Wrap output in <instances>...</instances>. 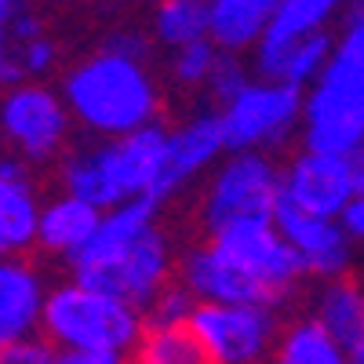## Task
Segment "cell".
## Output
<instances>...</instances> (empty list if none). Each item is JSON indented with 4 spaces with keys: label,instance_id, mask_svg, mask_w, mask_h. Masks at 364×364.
<instances>
[{
    "label": "cell",
    "instance_id": "obj_18",
    "mask_svg": "<svg viewBox=\"0 0 364 364\" xmlns=\"http://www.w3.org/2000/svg\"><path fill=\"white\" fill-rule=\"evenodd\" d=\"M310 317L336 339L353 360H364V295L353 277L317 281Z\"/></svg>",
    "mask_w": 364,
    "mask_h": 364
},
{
    "label": "cell",
    "instance_id": "obj_3",
    "mask_svg": "<svg viewBox=\"0 0 364 364\" xmlns=\"http://www.w3.org/2000/svg\"><path fill=\"white\" fill-rule=\"evenodd\" d=\"M164 139L161 120L135 128L117 139H95L91 146L66 149L58 157V186L63 193L80 197L91 208H113L132 197H157L164 171Z\"/></svg>",
    "mask_w": 364,
    "mask_h": 364
},
{
    "label": "cell",
    "instance_id": "obj_7",
    "mask_svg": "<svg viewBox=\"0 0 364 364\" xmlns=\"http://www.w3.org/2000/svg\"><path fill=\"white\" fill-rule=\"evenodd\" d=\"M73 135L70 109L48 80H15L0 91V142L29 168L66 154Z\"/></svg>",
    "mask_w": 364,
    "mask_h": 364
},
{
    "label": "cell",
    "instance_id": "obj_16",
    "mask_svg": "<svg viewBox=\"0 0 364 364\" xmlns=\"http://www.w3.org/2000/svg\"><path fill=\"white\" fill-rule=\"evenodd\" d=\"M95 223H99V208H91V204H84L80 197L58 190L55 197L41 200L33 248H41V252L51 255V259L70 262V259L84 248V240L91 237Z\"/></svg>",
    "mask_w": 364,
    "mask_h": 364
},
{
    "label": "cell",
    "instance_id": "obj_24",
    "mask_svg": "<svg viewBox=\"0 0 364 364\" xmlns=\"http://www.w3.org/2000/svg\"><path fill=\"white\" fill-rule=\"evenodd\" d=\"M215 58H219V48L208 37L193 41V44H182V48L168 51V80L178 91H204L211 70H215Z\"/></svg>",
    "mask_w": 364,
    "mask_h": 364
},
{
    "label": "cell",
    "instance_id": "obj_14",
    "mask_svg": "<svg viewBox=\"0 0 364 364\" xmlns=\"http://www.w3.org/2000/svg\"><path fill=\"white\" fill-rule=\"evenodd\" d=\"M44 295H48V277L29 259V252L0 255V346L37 336Z\"/></svg>",
    "mask_w": 364,
    "mask_h": 364
},
{
    "label": "cell",
    "instance_id": "obj_22",
    "mask_svg": "<svg viewBox=\"0 0 364 364\" xmlns=\"http://www.w3.org/2000/svg\"><path fill=\"white\" fill-rule=\"evenodd\" d=\"M149 33H154V44H161L164 51L204 41L208 37V0H154Z\"/></svg>",
    "mask_w": 364,
    "mask_h": 364
},
{
    "label": "cell",
    "instance_id": "obj_6",
    "mask_svg": "<svg viewBox=\"0 0 364 364\" xmlns=\"http://www.w3.org/2000/svg\"><path fill=\"white\" fill-rule=\"evenodd\" d=\"M299 106H302L299 87L252 73L230 99L215 106L223 146L277 154L299 132Z\"/></svg>",
    "mask_w": 364,
    "mask_h": 364
},
{
    "label": "cell",
    "instance_id": "obj_23",
    "mask_svg": "<svg viewBox=\"0 0 364 364\" xmlns=\"http://www.w3.org/2000/svg\"><path fill=\"white\" fill-rule=\"evenodd\" d=\"M128 364H204V353L186 324H146Z\"/></svg>",
    "mask_w": 364,
    "mask_h": 364
},
{
    "label": "cell",
    "instance_id": "obj_13",
    "mask_svg": "<svg viewBox=\"0 0 364 364\" xmlns=\"http://www.w3.org/2000/svg\"><path fill=\"white\" fill-rule=\"evenodd\" d=\"M226 154L223 132L215 109H197L186 120H178L175 128H168L164 139V171H161V204L175 200L182 190H190L193 182L208 175V168Z\"/></svg>",
    "mask_w": 364,
    "mask_h": 364
},
{
    "label": "cell",
    "instance_id": "obj_8",
    "mask_svg": "<svg viewBox=\"0 0 364 364\" xmlns=\"http://www.w3.org/2000/svg\"><path fill=\"white\" fill-rule=\"evenodd\" d=\"M208 245L233 266V273L266 306H281L306 281L288 240L277 233V226L269 219H245V223L223 226L215 233H208Z\"/></svg>",
    "mask_w": 364,
    "mask_h": 364
},
{
    "label": "cell",
    "instance_id": "obj_17",
    "mask_svg": "<svg viewBox=\"0 0 364 364\" xmlns=\"http://www.w3.org/2000/svg\"><path fill=\"white\" fill-rule=\"evenodd\" d=\"M331 41H336V29H324V33H310L299 41H284V44H255L252 55V73L281 80L291 87H310L314 77L321 73V66L328 63Z\"/></svg>",
    "mask_w": 364,
    "mask_h": 364
},
{
    "label": "cell",
    "instance_id": "obj_20",
    "mask_svg": "<svg viewBox=\"0 0 364 364\" xmlns=\"http://www.w3.org/2000/svg\"><path fill=\"white\" fill-rule=\"evenodd\" d=\"M346 4L350 0H277L259 44H284V41H299L310 33L336 29Z\"/></svg>",
    "mask_w": 364,
    "mask_h": 364
},
{
    "label": "cell",
    "instance_id": "obj_4",
    "mask_svg": "<svg viewBox=\"0 0 364 364\" xmlns=\"http://www.w3.org/2000/svg\"><path fill=\"white\" fill-rule=\"evenodd\" d=\"M142 328V310L109 291H99L73 277L48 284L41 336L58 350H109L128 357Z\"/></svg>",
    "mask_w": 364,
    "mask_h": 364
},
{
    "label": "cell",
    "instance_id": "obj_32",
    "mask_svg": "<svg viewBox=\"0 0 364 364\" xmlns=\"http://www.w3.org/2000/svg\"><path fill=\"white\" fill-rule=\"evenodd\" d=\"M26 8V0H0V33H8L11 18Z\"/></svg>",
    "mask_w": 364,
    "mask_h": 364
},
{
    "label": "cell",
    "instance_id": "obj_29",
    "mask_svg": "<svg viewBox=\"0 0 364 364\" xmlns=\"http://www.w3.org/2000/svg\"><path fill=\"white\" fill-rule=\"evenodd\" d=\"M55 364H128V357L109 353V350H58L55 346Z\"/></svg>",
    "mask_w": 364,
    "mask_h": 364
},
{
    "label": "cell",
    "instance_id": "obj_12",
    "mask_svg": "<svg viewBox=\"0 0 364 364\" xmlns=\"http://www.w3.org/2000/svg\"><path fill=\"white\" fill-rule=\"evenodd\" d=\"M269 223L288 240V248L310 281H336V277H353L357 266V245L343 233L336 219L310 215V211L291 208L284 197H277L269 211Z\"/></svg>",
    "mask_w": 364,
    "mask_h": 364
},
{
    "label": "cell",
    "instance_id": "obj_5",
    "mask_svg": "<svg viewBox=\"0 0 364 364\" xmlns=\"http://www.w3.org/2000/svg\"><path fill=\"white\" fill-rule=\"evenodd\" d=\"M281 197V161L266 149H226L208 168L197 200V219L204 233L245 219H269Z\"/></svg>",
    "mask_w": 364,
    "mask_h": 364
},
{
    "label": "cell",
    "instance_id": "obj_30",
    "mask_svg": "<svg viewBox=\"0 0 364 364\" xmlns=\"http://www.w3.org/2000/svg\"><path fill=\"white\" fill-rule=\"evenodd\" d=\"M336 223L343 226V233L353 240V245H360V237H364V193H360V197H353V200L339 211Z\"/></svg>",
    "mask_w": 364,
    "mask_h": 364
},
{
    "label": "cell",
    "instance_id": "obj_27",
    "mask_svg": "<svg viewBox=\"0 0 364 364\" xmlns=\"http://www.w3.org/2000/svg\"><path fill=\"white\" fill-rule=\"evenodd\" d=\"M252 77V66L245 63V55H226V51H219V58H215V70H211V77H208V95H211V102H223V99H230L233 91L240 87Z\"/></svg>",
    "mask_w": 364,
    "mask_h": 364
},
{
    "label": "cell",
    "instance_id": "obj_10",
    "mask_svg": "<svg viewBox=\"0 0 364 364\" xmlns=\"http://www.w3.org/2000/svg\"><path fill=\"white\" fill-rule=\"evenodd\" d=\"M364 193V157L360 154H324L295 149L281 164V197L310 215L336 219L339 211Z\"/></svg>",
    "mask_w": 364,
    "mask_h": 364
},
{
    "label": "cell",
    "instance_id": "obj_15",
    "mask_svg": "<svg viewBox=\"0 0 364 364\" xmlns=\"http://www.w3.org/2000/svg\"><path fill=\"white\" fill-rule=\"evenodd\" d=\"M41 200L33 168L15 154H0V255L33 252Z\"/></svg>",
    "mask_w": 364,
    "mask_h": 364
},
{
    "label": "cell",
    "instance_id": "obj_25",
    "mask_svg": "<svg viewBox=\"0 0 364 364\" xmlns=\"http://www.w3.org/2000/svg\"><path fill=\"white\" fill-rule=\"evenodd\" d=\"M11 58H15V70L22 80H44L58 66V44L44 29V33H33L26 41H11Z\"/></svg>",
    "mask_w": 364,
    "mask_h": 364
},
{
    "label": "cell",
    "instance_id": "obj_26",
    "mask_svg": "<svg viewBox=\"0 0 364 364\" xmlns=\"http://www.w3.org/2000/svg\"><path fill=\"white\" fill-rule=\"evenodd\" d=\"M193 306V295L182 288L178 281H168L161 291H154V299L142 306V321L146 324H186V314Z\"/></svg>",
    "mask_w": 364,
    "mask_h": 364
},
{
    "label": "cell",
    "instance_id": "obj_11",
    "mask_svg": "<svg viewBox=\"0 0 364 364\" xmlns=\"http://www.w3.org/2000/svg\"><path fill=\"white\" fill-rule=\"evenodd\" d=\"M175 259L178 255H175L171 237L161 226H154L142 237H135L128 248H120L113 259L91 266L84 273H70V277L99 288V291H109L142 310L154 299V291H161L168 281H175Z\"/></svg>",
    "mask_w": 364,
    "mask_h": 364
},
{
    "label": "cell",
    "instance_id": "obj_21",
    "mask_svg": "<svg viewBox=\"0 0 364 364\" xmlns=\"http://www.w3.org/2000/svg\"><path fill=\"white\" fill-rule=\"evenodd\" d=\"M269 364H353V357L306 314L291 324H281Z\"/></svg>",
    "mask_w": 364,
    "mask_h": 364
},
{
    "label": "cell",
    "instance_id": "obj_33",
    "mask_svg": "<svg viewBox=\"0 0 364 364\" xmlns=\"http://www.w3.org/2000/svg\"><path fill=\"white\" fill-rule=\"evenodd\" d=\"M353 364H360V360H353Z\"/></svg>",
    "mask_w": 364,
    "mask_h": 364
},
{
    "label": "cell",
    "instance_id": "obj_28",
    "mask_svg": "<svg viewBox=\"0 0 364 364\" xmlns=\"http://www.w3.org/2000/svg\"><path fill=\"white\" fill-rule=\"evenodd\" d=\"M0 364H55V346L37 331V336L0 346Z\"/></svg>",
    "mask_w": 364,
    "mask_h": 364
},
{
    "label": "cell",
    "instance_id": "obj_31",
    "mask_svg": "<svg viewBox=\"0 0 364 364\" xmlns=\"http://www.w3.org/2000/svg\"><path fill=\"white\" fill-rule=\"evenodd\" d=\"M15 80H22V77H18L15 58H11V41H8V33H0V91Z\"/></svg>",
    "mask_w": 364,
    "mask_h": 364
},
{
    "label": "cell",
    "instance_id": "obj_19",
    "mask_svg": "<svg viewBox=\"0 0 364 364\" xmlns=\"http://www.w3.org/2000/svg\"><path fill=\"white\" fill-rule=\"evenodd\" d=\"M277 0H208V41L226 55H248Z\"/></svg>",
    "mask_w": 364,
    "mask_h": 364
},
{
    "label": "cell",
    "instance_id": "obj_34",
    "mask_svg": "<svg viewBox=\"0 0 364 364\" xmlns=\"http://www.w3.org/2000/svg\"><path fill=\"white\" fill-rule=\"evenodd\" d=\"M149 4H154V0H149Z\"/></svg>",
    "mask_w": 364,
    "mask_h": 364
},
{
    "label": "cell",
    "instance_id": "obj_9",
    "mask_svg": "<svg viewBox=\"0 0 364 364\" xmlns=\"http://www.w3.org/2000/svg\"><path fill=\"white\" fill-rule=\"evenodd\" d=\"M186 328L204 364H269L281 317L262 302H193Z\"/></svg>",
    "mask_w": 364,
    "mask_h": 364
},
{
    "label": "cell",
    "instance_id": "obj_2",
    "mask_svg": "<svg viewBox=\"0 0 364 364\" xmlns=\"http://www.w3.org/2000/svg\"><path fill=\"white\" fill-rule=\"evenodd\" d=\"M302 149L364 154V4L350 0L336 22L328 63L302 87L299 106Z\"/></svg>",
    "mask_w": 364,
    "mask_h": 364
},
{
    "label": "cell",
    "instance_id": "obj_1",
    "mask_svg": "<svg viewBox=\"0 0 364 364\" xmlns=\"http://www.w3.org/2000/svg\"><path fill=\"white\" fill-rule=\"evenodd\" d=\"M73 128L91 139H117L146 128L161 117L164 91L149 66V55L102 44L87 58L73 63L58 84Z\"/></svg>",
    "mask_w": 364,
    "mask_h": 364
}]
</instances>
